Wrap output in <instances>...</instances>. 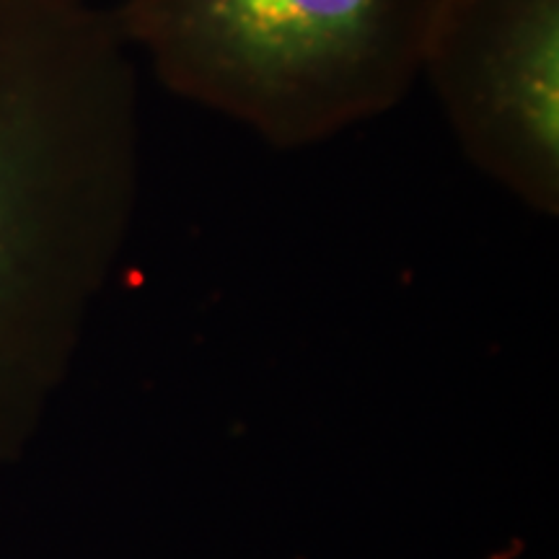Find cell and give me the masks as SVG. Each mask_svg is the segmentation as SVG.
I'll return each mask as SVG.
<instances>
[{
	"instance_id": "cell-1",
	"label": "cell",
	"mask_w": 559,
	"mask_h": 559,
	"mask_svg": "<svg viewBox=\"0 0 559 559\" xmlns=\"http://www.w3.org/2000/svg\"><path fill=\"white\" fill-rule=\"evenodd\" d=\"M140 83L94 0H0V324L58 304L132 205Z\"/></svg>"
},
{
	"instance_id": "cell-3",
	"label": "cell",
	"mask_w": 559,
	"mask_h": 559,
	"mask_svg": "<svg viewBox=\"0 0 559 559\" xmlns=\"http://www.w3.org/2000/svg\"><path fill=\"white\" fill-rule=\"evenodd\" d=\"M453 135L528 205L559 194V0H445L425 50Z\"/></svg>"
},
{
	"instance_id": "cell-2",
	"label": "cell",
	"mask_w": 559,
	"mask_h": 559,
	"mask_svg": "<svg viewBox=\"0 0 559 559\" xmlns=\"http://www.w3.org/2000/svg\"><path fill=\"white\" fill-rule=\"evenodd\" d=\"M443 3L124 0L117 21L174 94L306 148L404 102Z\"/></svg>"
}]
</instances>
